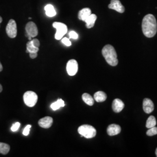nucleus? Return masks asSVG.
Segmentation results:
<instances>
[{"instance_id":"obj_1","label":"nucleus","mask_w":157,"mask_h":157,"mask_svg":"<svg viewBox=\"0 0 157 157\" xmlns=\"http://www.w3.org/2000/svg\"><path fill=\"white\" fill-rule=\"evenodd\" d=\"M142 31L147 37H153L157 32V23L155 17L152 14H147L142 21Z\"/></svg>"},{"instance_id":"obj_2","label":"nucleus","mask_w":157,"mask_h":157,"mask_svg":"<svg viewBox=\"0 0 157 157\" xmlns=\"http://www.w3.org/2000/svg\"><path fill=\"white\" fill-rule=\"evenodd\" d=\"M102 54L109 65L112 67H115L118 65L117 54L113 46L109 44L105 45L102 48Z\"/></svg>"},{"instance_id":"obj_3","label":"nucleus","mask_w":157,"mask_h":157,"mask_svg":"<svg viewBox=\"0 0 157 157\" xmlns=\"http://www.w3.org/2000/svg\"><path fill=\"white\" fill-rule=\"evenodd\" d=\"M78 133L86 139H91L97 134L96 129L92 126L89 124H83L78 128Z\"/></svg>"},{"instance_id":"obj_4","label":"nucleus","mask_w":157,"mask_h":157,"mask_svg":"<svg viewBox=\"0 0 157 157\" xmlns=\"http://www.w3.org/2000/svg\"><path fill=\"white\" fill-rule=\"evenodd\" d=\"M38 97L36 93L32 91H26L23 95V100L25 104L29 107H33L36 104Z\"/></svg>"},{"instance_id":"obj_5","label":"nucleus","mask_w":157,"mask_h":157,"mask_svg":"<svg viewBox=\"0 0 157 157\" xmlns=\"http://www.w3.org/2000/svg\"><path fill=\"white\" fill-rule=\"evenodd\" d=\"M52 26L56 29V32L55 34V38L58 40L62 39L63 36L67 32V26L63 23L56 22H54L52 24Z\"/></svg>"},{"instance_id":"obj_6","label":"nucleus","mask_w":157,"mask_h":157,"mask_svg":"<svg viewBox=\"0 0 157 157\" xmlns=\"http://www.w3.org/2000/svg\"><path fill=\"white\" fill-rule=\"evenodd\" d=\"M6 32L7 35L12 39L16 37L17 36V23L13 20H10L6 27Z\"/></svg>"},{"instance_id":"obj_7","label":"nucleus","mask_w":157,"mask_h":157,"mask_svg":"<svg viewBox=\"0 0 157 157\" xmlns=\"http://www.w3.org/2000/svg\"><path fill=\"white\" fill-rule=\"evenodd\" d=\"M26 36L29 37V36L32 37H35L38 34V29L36 25L33 22H30L27 23L26 26Z\"/></svg>"},{"instance_id":"obj_8","label":"nucleus","mask_w":157,"mask_h":157,"mask_svg":"<svg viewBox=\"0 0 157 157\" xmlns=\"http://www.w3.org/2000/svg\"><path fill=\"white\" fill-rule=\"evenodd\" d=\"M67 71L69 76L75 75L78 71V63L75 59H71L67 63Z\"/></svg>"},{"instance_id":"obj_9","label":"nucleus","mask_w":157,"mask_h":157,"mask_svg":"<svg viewBox=\"0 0 157 157\" xmlns=\"http://www.w3.org/2000/svg\"><path fill=\"white\" fill-rule=\"evenodd\" d=\"M108 8L109 9L115 10L119 13H124L125 10L124 7L119 0H111V3L108 6Z\"/></svg>"},{"instance_id":"obj_10","label":"nucleus","mask_w":157,"mask_h":157,"mask_svg":"<svg viewBox=\"0 0 157 157\" xmlns=\"http://www.w3.org/2000/svg\"><path fill=\"white\" fill-rule=\"evenodd\" d=\"M53 123V119L50 117H45L40 119L39 121V125L40 127L45 129L50 128Z\"/></svg>"},{"instance_id":"obj_11","label":"nucleus","mask_w":157,"mask_h":157,"mask_svg":"<svg viewBox=\"0 0 157 157\" xmlns=\"http://www.w3.org/2000/svg\"><path fill=\"white\" fill-rule=\"evenodd\" d=\"M143 110L146 113H150L154 109V106L153 102L149 98L144 99L143 102Z\"/></svg>"},{"instance_id":"obj_12","label":"nucleus","mask_w":157,"mask_h":157,"mask_svg":"<svg viewBox=\"0 0 157 157\" xmlns=\"http://www.w3.org/2000/svg\"><path fill=\"white\" fill-rule=\"evenodd\" d=\"M121 132V128L119 125L116 124H111L107 128V133L110 136L118 135Z\"/></svg>"},{"instance_id":"obj_13","label":"nucleus","mask_w":157,"mask_h":157,"mask_svg":"<svg viewBox=\"0 0 157 157\" xmlns=\"http://www.w3.org/2000/svg\"><path fill=\"white\" fill-rule=\"evenodd\" d=\"M124 107V102L120 99L116 98L112 102V109L116 113L121 112Z\"/></svg>"},{"instance_id":"obj_14","label":"nucleus","mask_w":157,"mask_h":157,"mask_svg":"<svg viewBox=\"0 0 157 157\" xmlns=\"http://www.w3.org/2000/svg\"><path fill=\"white\" fill-rule=\"evenodd\" d=\"M91 14V11L89 8H84L78 12V18L79 20L85 21V20Z\"/></svg>"},{"instance_id":"obj_15","label":"nucleus","mask_w":157,"mask_h":157,"mask_svg":"<svg viewBox=\"0 0 157 157\" xmlns=\"http://www.w3.org/2000/svg\"><path fill=\"white\" fill-rule=\"evenodd\" d=\"M97 18V17L96 15L91 13L84 21V22H86V27L88 29L92 28L94 26Z\"/></svg>"},{"instance_id":"obj_16","label":"nucleus","mask_w":157,"mask_h":157,"mask_svg":"<svg viewBox=\"0 0 157 157\" xmlns=\"http://www.w3.org/2000/svg\"><path fill=\"white\" fill-rule=\"evenodd\" d=\"M107 94L101 91L96 92L94 95V100L98 102H102L105 101L107 99Z\"/></svg>"},{"instance_id":"obj_17","label":"nucleus","mask_w":157,"mask_h":157,"mask_svg":"<svg viewBox=\"0 0 157 157\" xmlns=\"http://www.w3.org/2000/svg\"><path fill=\"white\" fill-rule=\"evenodd\" d=\"M45 14L47 17H54L56 15V11L55 10V8L54 6L51 4H47L44 7Z\"/></svg>"},{"instance_id":"obj_18","label":"nucleus","mask_w":157,"mask_h":157,"mask_svg":"<svg viewBox=\"0 0 157 157\" xmlns=\"http://www.w3.org/2000/svg\"><path fill=\"white\" fill-rule=\"evenodd\" d=\"M82 99H83V101L86 104H87V105H89L90 106L93 105L94 102V100L93 98L89 94H88V93H84L82 95Z\"/></svg>"},{"instance_id":"obj_19","label":"nucleus","mask_w":157,"mask_h":157,"mask_svg":"<svg viewBox=\"0 0 157 157\" xmlns=\"http://www.w3.org/2000/svg\"><path fill=\"white\" fill-rule=\"evenodd\" d=\"M65 106V102L62 99H58L57 101L53 102L51 105V108L52 110L56 111L57 109H59L61 107H63Z\"/></svg>"},{"instance_id":"obj_20","label":"nucleus","mask_w":157,"mask_h":157,"mask_svg":"<svg viewBox=\"0 0 157 157\" xmlns=\"http://www.w3.org/2000/svg\"><path fill=\"white\" fill-rule=\"evenodd\" d=\"M39 50V48L38 47H35L34 45L32 44V41L30 40L29 41L28 43L26 44V52L27 53H30V52H37Z\"/></svg>"},{"instance_id":"obj_21","label":"nucleus","mask_w":157,"mask_h":157,"mask_svg":"<svg viewBox=\"0 0 157 157\" xmlns=\"http://www.w3.org/2000/svg\"><path fill=\"white\" fill-rule=\"evenodd\" d=\"M156 124H157V121H156L155 118L154 116H150L147 120L146 128L148 129H150L151 128L155 126Z\"/></svg>"},{"instance_id":"obj_22","label":"nucleus","mask_w":157,"mask_h":157,"mask_svg":"<svg viewBox=\"0 0 157 157\" xmlns=\"http://www.w3.org/2000/svg\"><path fill=\"white\" fill-rule=\"evenodd\" d=\"M10 150V146L8 144L0 142V154L6 155Z\"/></svg>"},{"instance_id":"obj_23","label":"nucleus","mask_w":157,"mask_h":157,"mask_svg":"<svg viewBox=\"0 0 157 157\" xmlns=\"http://www.w3.org/2000/svg\"><path fill=\"white\" fill-rule=\"evenodd\" d=\"M146 134L148 136H153L154 135H157V127L154 126V127H152V128L148 129V130L147 132V133H146Z\"/></svg>"},{"instance_id":"obj_24","label":"nucleus","mask_w":157,"mask_h":157,"mask_svg":"<svg viewBox=\"0 0 157 157\" xmlns=\"http://www.w3.org/2000/svg\"><path fill=\"white\" fill-rule=\"evenodd\" d=\"M31 127H32V126L30 124L27 125L25 128V129H24L23 131V135L25 136H28L29 135V133H30V129L31 128Z\"/></svg>"},{"instance_id":"obj_25","label":"nucleus","mask_w":157,"mask_h":157,"mask_svg":"<svg viewBox=\"0 0 157 157\" xmlns=\"http://www.w3.org/2000/svg\"><path fill=\"white\" fill-rule=\"evenodd\" d=\"M20 126H21V124H20L19 122H15V124H12L11 129L12 131L13 132H17V130L19 128Z\"/></svg>"},{"instance_id":"obj_26","label":"nucleus","mask_w":157,"mask_h":157,"mask_svg":"<svg viewBox=\"0 0 157 157\" xmlns=\"http://www.w3.org/2000/svg\"><path fill=\"white\" fill-rule=\"evenodd\" d=\"M69 37L71 39H73L76 40L78 39V34L77 33H76L75 31H71L69 33Z\"/></svg>"},{"instance_id":"obj_27","label":"nucleus","mask_w":157,"mask_h":157,"mask_svg":"<svg viewBox=\"0 0 157 157\" xmlns=\"http://www.w3.org/2000/svg\"><path fill=\"white\" fill-rule=\"evenodd\" d=\"M62 43L63 44H65V45H66V46H67V47L71 46V44H72L71 41H70V40L67 39V37H64V38L62 39Z\"/></svg>"},{"instance_id":"obj_28","label":"nucleus","mask_w":157,"mask_h":157,"mask_svg":"<svg viewBox=\"0 0 157 157\" xmlns=\"http://www.w3.org/2000/svg\"><path fill=\"white\" fill-rule=\"evenodd\" d=\"M31 41H32V44H33L35 47L39 48L40 43V41L39 40L37 39H34L32 40Z\"/></svg>"},{"instance_id":"obj_29","label":"nucleus","mask_w":157,"mask_h":157,"mask_svg":"<svg viewBox=\"0 0 157 157\" xmlns=\"http://www.w3.org/2000/svg\"><path fill=\"white\" fill-rule=\"evenodd\" d=\"M29 56L32 59H34L37 56V52H30Z\"/></svg>"},{"instance_id":"obj_30","label":"nucleus","mask_w":157,"mask_h":157,"mask_svg":"<svg viewBox=\"0 0 157 157\" xmlns=\"http://www.w3.org/2000/svg\"><path fill=\"white\" fill-rule=\"evenodd\" d=\"M2 69H3L2 65V64H1V62H0V72H1V71H2Z\"/></svg>"},{"instance_id":"obj_31","label":"nucleus","mask_w":157,"mask_h":157,"mask_svg":"<svg viewBox=\"0 0 157 157\" xmlns=\"http://www.w3.org/2000/svg\"><path fill=\"white\" fill-rule=\"evenodd\" d=\"M2 91V87L1 86V84H0V93Z\"/></svg>"},{"instance_id":"obj_32","label":"nucleus","mask_w":157,"mask_h":157,"mask_svg":"<svg viewBox=\"0 0 157 157\" xmlns=\"http://www.w3.org/2000/svg\"><path fill=\"white\" fill-rule=\"evenodd\" d=\"M2 17H0V23L2 22Z\"/></svg>"},{"instance_id":"obj_33","label":"nucleus","mask_w":157,"mask_h":157,"mask_svg":"<svg viewBox=\"0 0 157 157\" xmlns=\"http://www.w3.org/2000/svg\"><path fill=\"white\" fill-rule=\"evenodd\" d=\"M155 154H156V156L157 157V148L156 149V151H155Z\"/></svg>"},{"instance_id":"obj_34","label":"nucleus","mask_w":157,"mask_h":157,"mask_svg":"<svg viewBox=\"0 0 157 157\" xmlns=\"http://www.w3.org/2000/svg\"><path fill=\"white\" fill-rule=\"evenodd\" d=\"M29 19H32V17H29Z\"/></svg>"}]
</instances>
